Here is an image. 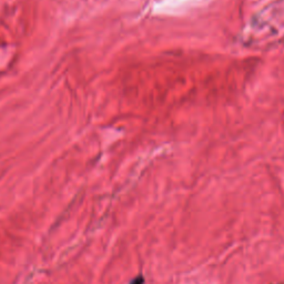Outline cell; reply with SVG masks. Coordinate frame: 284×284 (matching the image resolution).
I'll list each match as a JSON object with an SVG mask.
<instances>
[{
    "instance_id": "1",
    "label": "cell",
    "mask_w": 284,
    "mask_h": 284,
    "mask_svg": "<svg viewBox=\"0 0 284 284\" xmlns=\"http://www.w3.org/2000/svg\"><path fill=\"white\" fill-rule=\"evenodd\" d=\"M210 0H159L154 7V12L163 16H181L204 6Z\"/></svg>"
}]
</instances>
